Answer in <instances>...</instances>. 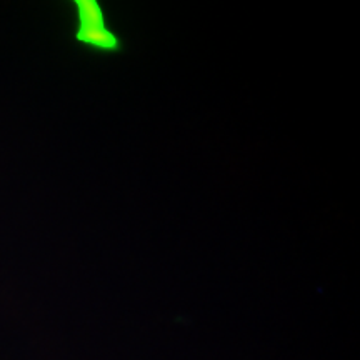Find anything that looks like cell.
Returning a JSON list of instances; mask_svg holds the SVG:
<instances>
[{"instance_id": "obj_1", "label": "cell", "mask_w": 360, "mask_h": 360, "mask_svg": "<svg viewBox=\"0 0 360 360\" xmlns=\"http://www.w3.org/2000/svg\"><path fill=\"white\" fill-rule=\"evenodd\" d=\"M77 25L74 40L97 53L122 52V39L107 27L105 13L97 0H74Z\"/></svg>"}]
</instances>
